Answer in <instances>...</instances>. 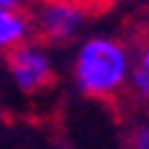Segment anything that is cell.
Returning a JSON list of instances; mask_svg holds the SVG:
<instances>
[{
	"label": "cell",
	"mask_w": 149,
	"mask_h": 149,
	"mask_svg": "<svg viewBox=\"0 0 149 149\" xmlns=\"http://www.w3.org/2000/svg\"><path fill=\"white\" fill-rule=\"evenodd\" d=\"M125 146L128 149H149V115H141L133 125L128 128Z\"/></svg>",
	"instance_id": "5"
},
{
	"label": "cell",
	"mask_w": 149,
	"mask_h": 149,
	"mask_svg": "<svg viewBox=\"0 0 149 149\" xmlns=\"http://www.w3.org/2000/svg\"><path fill=\"white\" fill-rule=\"evenodd\" d=\"M136 69L149 77V40H144L139 45V51H136Z\"/></svg>",
	"instance_id": "6"
},
{
	"label": "cell",
	"mask_w": 149,
	"mask_h": 149,
	"mask_svg": "<svg viewBox=\"0 0 149 149\" xmlns=\"http://www.w3.org/2000/svg\"><path fill=\"white\" fill-rule=\"evenodd\" d=\"M29 13L35 22V37L51 48L80 43V35L88 27L91 3L80 0H32Z\"/></svg>",
	"instance_id": "2"
},
{
	"label": "cell",
	"mask_w": 149,
	"mask_h": 149,
	"mask_svg": "<svg viewBox=\"0 0 149 149\" xmlns=\"http://www.w3.org/2000/svg\"><path fill=\"white\" fill-rule=\"evenodd\" d=\"M6 72L16 93L22 96H37L56 80V64L51 56V45L40 37L6 51Z\"/></svg>",
	"instance_id": "3"
},
{
	"label": "cell",
	"mask_w": 149,
	"mask_h": 149,
	"mask_svg": "<svg viewBox=\"0 0 149 149\" xmlns=\"http://www.w3.org/2000/svg\"><path fill=\"white\" fill-rule=\"evenodd\" d=\"M136 51L115 35H88L74 45L69 80L85 99L115 101L128 93Z\"/></svg>",
	"instance_id": "1"
},
{
	"label": "cell",
	"mask_w": 149,
	"mask_h": 149,
	"mask_svg": "<svg viewBox=\"0 0 149 149\" xmlns=\"http://www.w3.org/2000/svg\"><path fill=\"white\" fill-rule=\"evenodd\" d=\"M80 3H96V0H80Z\"/></svg>",
	"instance_id": "8"
},
{
	"label": "cell",
	"mask_w": 149,
	"mask_h": 149,
	"mask_svg": "<svg viewBox=\"0 0 149 149\" xmlns=\"http://www.w3.org/2000/svg\"><path fill=\"white\" fill-rule=\"evenodd\" d=\"M32 0H0V8H29Z\"/></svg>",
	"instance_id": "7"
},
{
	"label": "cell",
	"mask_w": 149,
	"mask_h": 149,
	"mask_svg": "<svg viewBox=\"0 0 149 149\" xmlns=\"http://www.w3.org/2000/svg\"><path fill=\"white\" fill-rule=\"evenodd\" d=\"M35 40V22L29 8H0V48L11 51Z\"/></svg>",
	"instance_id": "4"
}]
</instances>
